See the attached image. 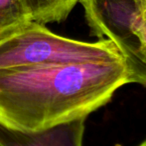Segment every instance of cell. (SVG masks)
<instances>
[{
	"label": "cell",
	"instance_id": "cell-3",
	"mask_svg": "<svg viewBox=\"0 0 146 146\" xmlns=\"http://www.w3.org/2000/svg\"><path fill=\"white\" fill-rule=\"evenodd\" d=\"M90 31L98 39H108L124 61L130 83L146 88V67L139 54L132 21L138 11L137 0H80Z\"/></svg>",
	"mask_w": 146,
	"mask_h": 146
},
{
	"label": "cell",
	"instance_id": "cell-1",
	"mask_svg": "<svg viewBox=\"0 0 146 146\" xmlns=\"http://www.w3.org/2000/svg\"><path fill=\"white\" fill-rule=\"evenodd\" d=\"M130 83L122 59L0 69V122L40 130L88 117Z\"/></svg>",
	"mask_w": 146,
	"mask_h": 146
},
{
	"label": "cell",
	"instance_id": "cell-6",
	"mask_svg": "<svg viewBox=\"0 0 146 146\" xmlns=\"http://www.w3.org/2000/svg\"><path fill=\"white\" fill-rule=\"evenodd\" d=\"M32 20L26 0H0V30Z\"/></svg>",
	"mask_w": 146,
	"mask_h": 146
},
{
	"label": "cell",
	"instance_id": "cell-4",
	"mask_svg": "<svg viewBox=\"0 0 146 146\" xmlns=\"http://www.w3.org/2000/svg\"><path fill=\"white\" fill-rule=\"evenodd\" d=\"M87 117L40 130H23L0 122V146H83Z\"/></svg>",
	"mask_w": 146,
	"mask_h": 146
},
{
	"label": "cell",
	"instance_id": "cell-2",
	"mask_svg": "<svg viewBox=\"0 0 146 146\" xmlns=\"http://www.w3.org/2000/svg\"><path fill=\"white\" fill-rule=\"evenodd\" d=\"M112 59L122 57L108 39H71L33 20L0 30V69Z\"/></svg>",
	"mask_w": 146,
	"mask_h": 146
},
{
	"label": "cell",
	"instance_id": "cell-7",
	"mask_svg": "<svg viewBox=\"0 0 146 146\" xmlns=\"http://www.w3.org/2000/svg\"><path fill=\"white\" fill-rule=\"evenodd\" d=\"M137 6H138L139 16L146 24V0H137Z\"/></svg>",
	"mask_w": 146,
	"mask_h": 146
},
{
	"label": "cell",
	"instance_id": "cell-8",
	"mask_svg": "<svg viewBox=\"0 0 146 146\" xmlns=\"http://www.w3.org/2000/svg\"><path fill=\"white\" fill-rule=\"evenodd\" d=\"M137 146H146V139H145L144 141H142V142H141L140 144H139V145H137Z\"/></svg>",
	"mask_w": 146,
	"mask_h": 146
},
{
	"label": "cell",
	"instance_id": "cell-5",
	"mask_svg": "<svg viewBox=\"0 0 146 146\" xmlns=\"http://www.w3.org/2000/svg\"><path fill=\"white\" fill-rule=\"evenodd\" d=\"M80 0H26L33 21L47 23L64 21Z\"/></svg>",
	"mask_w": 146,
	"mask_h": 146
}]
</instances>
